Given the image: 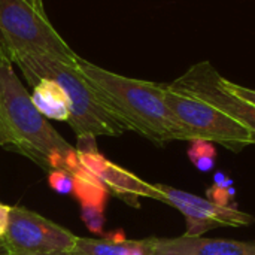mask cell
<instances>
[{"mask_svg": "<svg viewBox=\"0 0 255 255\" xmlns=\"http://www.w3.org/2000/svg\"><path fill=\"white\" fill-rule=\"evenodd\" d=\"M76 64L102 103L126 130L136 131L160 146L172 140H190L166 105V84L123 76L81 57Z\"/></svg>", "mask_w": 255, "mask_h": 255, "instance_id": "cell-1", "label": "cell"}, {"mask_svg": "<svg viewBox=\"0 0 255 255\" xmlns=\"http://www.w3.org/2000/svg\"><path fill=\"white\" fill-rule=\"evenodd\" d=\"M0 114L13 139V149L48 172L66 170L73 175L79 169L76 148L36 109L30 93L12 70L10 60L3 54H0Z\"/></svg>", "mask_w": 255, "mask_h": 255, "instance_id": "cell-2", "label": "cell"}, {"mask_svg": "<svg viewBox=\"0 0 255 255\" xmlns=\"http://www.w3.org/2000/svg\"><path fill=\"white\" fill-rule=\"evenodd\" d=\"M9 60L19 67L30 87L39 79L46 78L55 81L64 90L70 103V118L67 123L78 140L96 139L99 136L117 137L127 131L97 97L78 64H69L42 54H15Z\"/></svg>", "mask_w": 255, "mask_h": 255, "instance_id": "cell-3", "label": "cell"}, {"mask_svg": "<svg viewBox=\"0 0 255 255\" xmlns=\"http://www.w3.org/2000/svg\"><path fill=\"white\" fill-rule=\"evenodd\" d=\"M1 54H42L76 64L78 54L60 36L37 0H0Z\"/></svg>", "mask_w": 255, "mask_h": 255, "instance_id": "cell-4", "label": "cell"}, {"mask_svg": "<svg viewBox=\"0 0 255 255\" xmlns=\"http://www.w3.org/2000/svg\"><path fill=\"white\" fill-rule=\"evenodd\" d=\"M164 100L178 123L187 131L190 140H208L221 143L227 149L242 151L245 146L255 145V134L241 126L215 106L164 87Z\"/></svg>", "mask_w": 255, "mask_h": 255, "instance_id": "cell-5", "label": "cell"}, {"mask_svg": "<svg viewBox=\"0 0 255 255\" xmlns=\"http://www.w3.org/2000/svg\"><path fill=\"white\" fill-rule=\"evenodd\" d=\"M3 241L13 255H52L70 253L78 236L33 211L12 206Z\"/></svg>", "mask_w": 255, "mask_h": 255, "instance_id": "cell-6", "label": "cell"}, {"mask_svg": "<svg viewBox=\"0 0 255 255\" xmlns=\"http://www.w3.org/2000/svg\"><path fill=\"white\" fill-rule=\"evenodd\" d=\"M167 87L215 106L255 134V106L233 94L224 85V76L209 61L193 64Z\"/></svg>", "mask_w": 255, "mask_h": 255, "instance_id": "cell-7", "label": "cell"}, {"mask_svg": "<svg viewBox=\"0 0 255 255\" xmlns=\"http://www.w3.org/2000/svg\"><path fill=\"white\" fill-rule=\"evenodd\" d=\"M163 194V203L178 209L187 220L185 236L199 238L209 229L215 227H244L254 223V217L232 208L220 205L214 200L199 197L196 194L164 185L155 184Z\"/></svg>", "mask_w": 255, "mask_h": 255, "instance_id": "cell-8", "label": "cell"}, {"mask_svg": "<svg viewBox=\"0 0 255 255\" xmlns=\"http://www.w3.org/2000/svg\"><path fill=\"white\" fill-rule=\"evenodd\" d=\"M76 151L81 164L108 188L109 194L123 199L134 208L139 206L137 200L140 197L163 202V194L155 184H148L124 167L106 160L97 151L96 139H79Z\"/></svg>", "mask_w": 255, "mask_h": 255, "instance_id": "cell-9", "label": "cell"}, {"mask_svg": "<svg viewBox=\"0 0 255 255\" xmlns=\"http://www.w3.org/2000/svg\"><path fill=\"white\" fill-rule=\"evenodd\" d=\"M146 255H255L254 242L203 238H148L142 239Z\"/></svg>", "mask_w": 255, "mask_h": 255, "instance_id": "cell-10", "label": "cell"}, {"mask_svg": "<svg viewBox=\"0 0 255 255\" xmlns=\"http://www.w3.org/2000/svg\"><path fill=\"white\" fill-rule=\"evenodd\" d=\"M30 94L36 109L46 118L55 121H69L70 103L64 90L52 79H39Z\"/></svg>", "mask_w": 255, "mask_h": 255, "instance_id": "cell-11", "label": "cell"}, {"mask_svg": "<svg viewBox=\"0 0 255 255\" xmlns=\"http://www.w3.org/2000/svg\"><path fill=\"white\" fill-rule=\"evenodd\" d=\"M70 255H146L142 241L126 239L121 232L103 239L78 238Z\"/></svg>", "mask_w": 255, "mask_h": 255, "instance_id": "cell-12", "label": "cell"}, {"mask_svg": "<svg viewBox=\"0 0 255 255\" xmlns=\"http://www.w3.org/2000/svg\"><path fill=\"white\" fill-rule=\"evenodd\" d=\"M73 194L81 206H94L100 209H105L109 197L108 188L82 164L73 173Z\"/></svg>", "mask_w": 255, "mask_h": 255, "instance_id": "cell-13", "label": "cell"}, {"mask_svg": "<svg viewBox=\"0 0 255 255\" xmlns=\"http://www.w3.org/2000/svg\"><path fill=\"white\" fill-rule=\"evenodd\" d=\"M188 157H190L191 163L200 172H209L215 166L217 151H215L212 142L196 139V140H191V146L188 149Z\"/></svg>", "mask_w": 255, "mask_h": 255, "instance_id": "cell-14", "label": "cell"}, {"mask_svg": "<svg viewBox=\"0 0 255 255\" xmlns=\"http://www.w3.org/2000/svg\"><path fill=\"white\" fill-rule=\"evenodd\" d=\"M81 218L90 232L96 235H103L105 209L94 208V206H81Z\"/></svg>", "mask_w": 255, "mask_h": 255, "instance_id": "cell-15", "label": "cell"}, {"mask_svg": "<svg viewBox=\"0 0 255 255\" xmlns=\"http://www.w3.org/2000/svg\"><path fill=\"white\" fill-rule=\"evenodd\" d=\"M48 184L58 194L67 196L73 193V175L66 170H51L48 173Z\"/></svg>", "mask_w": 255, "mask_h": 255, "instance_id": "cell-16", "label": "cell"}, {"mask_svg": "<svg viewBox=\"0 0 255 255\" xmlns=\"http://www.w3.org/2000/svg\"><path fill=\"white\" fill-rule=\"evenodd\" d=\"M224 85H226L233 94H236L238 97H241V99H244V100L253 103L255 106V90H253V88H247V87H242V85H238V84H235V82H232V81H229V79H226V78H224Z\"/></svg>", "mask_w": 255, "mask_h": 255, "instance_id": "cell-17", "label": "cell"}, {"mask_svg": "<svg viewBox=\"0 0 255 255\" xmlns=\"http://www.w3.org/2000/svg\"><path fill=\"white\" fill-rule=\"evenodd\" d=\"M10 208L4 203L0 202V239L4 238L7 226H9V215H10Z\"/></svg>", "mask_w": 255, "mask_h": 255, "instance_id": "cell-18", "label": "cell"}, {"mask_svg": "<svg viewBox=\"0 0 255 255\" xmlns=\"http://www.w3.org/2000/svg\"><path fill=\"white\" fill-rule=\"evenodd\" d=\"M0 146H13V139L9 134L6 126H4L1 114H0Z\"/></svg>", "mask_w": 255, "mask_h": 255, "instance_id": "cell-19", "label": "cell"}, {"mask_svg": "<svg viewBox=\"0 0 255 255\" xmlns=\"http://www.w3.org/2000/svg\"><path fill=\"white\" fill-rule=\"evenodd\" d=\"M0 255H10V253H9V250H7V247H6V244H4L3 239H0Z\"/></svg>", "mask_w": 255, "mask_h": 255, "instance_id": "cell-20", "label": "cell"}, {"mask_svg": "<svg viewBox=\"0 0 255 255\" xmlns=\"http://www.w3.org/2000/svg\"><path fill=\"white\" fill-rule=\"evenodd\" d=\"M10 255H13V254H10ZM52 255H70L69 253H60V254H52Z\"/></svg>", "mask_w": 255, "mask_h": 255, "instance_id": "cell-21", "label": "cell"}, {"mask_svg": "<svg viewBox=\"0 0 255 255\" xmlns=\"http://www.w3.org/2000/svg\"><path fill=\"white\" fill-rule=\"evenodd\" d=\"M37 1H42V0H37Z\"/></svg>", "mask_w": 255, "mask_h": 255, "instance_id": "cell-22", "label": "cell"}]
</instances>
